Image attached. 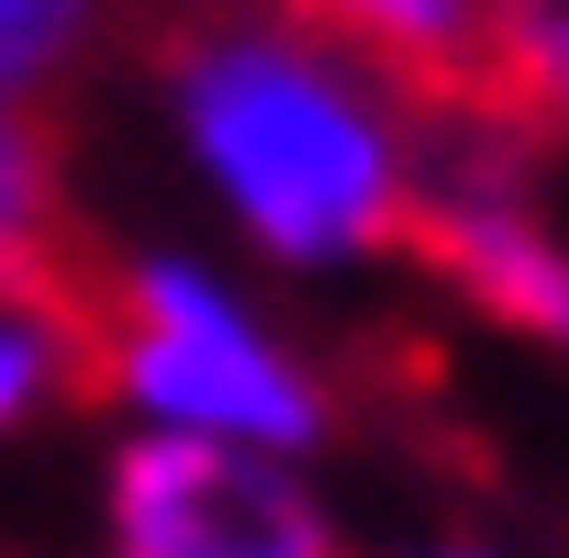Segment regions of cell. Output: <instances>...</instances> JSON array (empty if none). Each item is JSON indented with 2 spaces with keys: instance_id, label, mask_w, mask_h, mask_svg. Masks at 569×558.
Instances as JSON below:
<instances>
[{
  "instance_id": "ba28073f",
  "label": "cell",
  "mask_w": 569,
  "mask_h": 558,
  "mask_svg": "<svg viewBox=\"0 0 569 558\" xmlns=\"http://www.w3.org/2000/svg\"><path fill=\"white\" fill-rule=\"evenodd\" d=\"M101 12H112V0H0V101L57 90V79L90 57Z\"/></svg>"
},
{
  "instance_id": "7a4b0ae2",
  "label": "cell",
  "mask_w": 569,
  "mask_h": 558,
  "mask_svg": "<svg viewBox=\"0 0 569 558\" xmlns=\"http://www.w3.org/2000/svg\"><path fill=\"white\" fill-rule=\"evenodd\" d=\"M90 369H101L123 425L223 436V447H268V458H313L336 436L325 369L201 246H134L112 268V325H101Z\"/></svg>"
},
{
  "instance_id": "6da1fadb",
  "label": "cell",
  "mask_w": 569,
  "mask_h": 558,
  "mask_svg": "<svg viewBox=\"0 0 569 558\" xmlns=\"http://www.w3.org/2000/svg\"><path fill=\"white\" fill-rule=\"evenodd\" d=\"M168 134L246 257L291 279H347L391 257L425 212V157L402 101L358 46L313 23H201L168 57Z\"/></svg>"
},
{
  "instance_id": "52a82bcc",
  "label": "cell",
  "mask_w": 569,
  "mask_h": 558,
  "mask_svg": "<svg viewBox=\"0 0 569 558\" xmlns=\"http://www.w3.org/2000/svg\"><path fill=\"white\" fill-rule=\"evenodd\" d=\"M57 246V157L23 101H0V279H34Z\"/></svg>"
},
{
  "instance_id": "9c48e42d",
  "label": "cell",
  "mask_w": 569,
  "mask_h": 558,
  "mask_svg": "<svg viewBox=\"0 0 569 558\" xmlns=\"http://www.w3.org/2000/svg\"><path fill=\"white\" fill-rule=\"evenodd\" d=\"M491 68L525 112L569 134V0H491Z\"/></svg>"
},
{
  "instance_id": "3957f363",
  "label": "cell",
  "mask_w": 569,
  "mask_h": 558,
  "mask_svg": "<svg viewBox=\"0 0 569 558\" xmlns=\"http://www.w3.org/2000/svg\"><path fill=\"white\" fill-rule=\"evenodd\" d=\"M101 558H347L313 458L123 425L101 458Z\"/></svg>"
},
{
  "instance_id": "277c9868",
  "label": "cell",
  "mask_w": 569,
  "mask_h": 558,
  "mask_svg": "<svg viewBox=\"0 0 569 558\" xmlns=\"http://www.w3.org/2000/svg\"><path fill=\"white\" fill-rule=\"evenodd\" d=\"M413 235H425V257L447 268V291L469 313H491L502 336L569 358V235L513 179H447V190H425Z\"/></svg>"
},
{
  "instance_id": "30bf717a",
  "label": "cell",
  "mask_w": 569,
  "mask_h": 558,
  "mask_svg": "<svg viewBox=\"0 0 569 558\" xmlns=\"http://www.w3.org/2000/svg\"><path fill=\"white\" fill-rule=\"evenodd\" d=\"M391 558H502V547H480V536H413V547H391Z\"/></svg>"
},
{
  "instance_id": "5b68a950",
  "label": "cell",
  "mask_w": 569,
  "mask_h": 558,
  "mask_svg": "<svg viewBox=\"0 0 569 558\" xmlns=\"http://www.w3.org/2000/svg\"><path fill=\"white\" fill-rule=\"evenodd\" d=\"M291 23L358 46V57H402V68H469L491 46V0H291Z\"/></svg>"
},
{
  "instance_id": "8992f818",
  "label": "cell",
  "mask_w": 569,
  "mask_h": 558,
  "mask_svg": "<svg viewBox=\"0 0 569 558\" xmlns=\"http://www.w3.org/2000/svg\"><path fill=\"white\" fill-rule=\"evenodd\" d=\"M79 380V325L34 291V279H0V447L34 436Z\"/></svg>"
}]
</instances>
